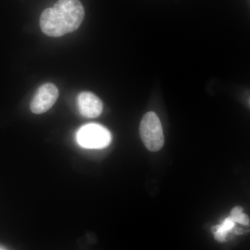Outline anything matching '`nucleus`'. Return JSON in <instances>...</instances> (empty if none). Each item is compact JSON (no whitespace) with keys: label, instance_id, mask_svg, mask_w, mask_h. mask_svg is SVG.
I'll return each mask as SVG.
<instances>
[{"label":"nucleus","instance_id":"nucleus-1","mask_svg":"<svg viewBox=\"0 0 250 250\" xmlns=\"http://www.w3.org/2000/svg\"><path fill=\"white\" fill-rule=\"evenodd\" d=\"M84 16V9L80 0H58L53 7L42 11L41 29L46 35L60 37L77 30Z\"/></svg>","mask_w":250,"mask_h":250},{"label":"nucleus","instance_id":"nucleus-2","mask_svg":"<svg viewBox=\"0 0 250 250\" xmlns=\"http://www.w3.org/2000/svg\"><path fill=\"white\" fill-rule=\"evenodd\" d=\"M140 134L148 150L157 152L164 144V135L160 119L154 112H148L140 125Z\"/></svg>","mask_w":250,"mask_h":250},{"label":"nucleus","instance_id":"nucleus-3","mask_svg":"<svg viewBox=\"0 0 250 250\" xmlns=\"http://www.w3.org/2000/svg\"><path fill=\"white\" fill-rule=\"evenodd\" d=\"M77 142L88 149H102L107 147L111 141V134L104 126L88 124L82 126L77 134Z\"/></svg>","mask_w":250,"mask_h":250},{"label":"nucleus","instance_id":"nucleus-4","mask_svg":"<svg viewBox=\"0 0 250 250\" xmlns=\"http://www.w3.org/2000/svg\"><path fill=\"white\" fill-rule=\"evenodd\" d=\"M59 93L58 88L53 83H47L41 85L31 100V111L36 114L45 113L57 102Z\"/></svg>","mask_w":250,"mask_h":250},{"label":"nucleus","instance_id":"nucleus-5","mask_svg":"<svg viewBox=\"0 0 250 250\" xmlns=\"http://www.w3.org/2000/svg\"><path fill=\"white\" fill-rule=\"evenodd\" d=\"M77 103L81 115L85 118H97L103 113V102L93 93L82 92L80 93Z\"/></svg>","mask_w":250,"mask_h":250},{"label":"nucleus","instance_id":"nucleus-6","mask_svg":"<svg viewBox=\"0 0 250 250\" xmlns=\"http://www.w3.org/2000/svg\"><path fill=\"white\" fill-rule=\"evenodd\" d=\"M235 223H236L233 221L232 218L229 216L225 219L221 225L213 227L211 230L214 235L215 240L220 243L225 242L229 231H231L234 228Z\"/></svg>","mask_w":250,"mask_h":250},{"label":"nucleus","instance_id":"nucleus-7","mask_svg":"<svg viewBox=\"0 0 250 250\" xmlns=\"http://www.w3.org/2000/svg\"><path fill=\"white\" fill-rule=\"evenodd\" d=\"M235 223H238L246 226L250 225V218L245 213H243V208L241 207H236L231 210L230 215Z\"/></svg>","mask_w":250,"mask_h":250},{"label":"nucleus","instance_id":"nucleus-8","mask_svg":"<svg viewBox=\"0 0 250 250\" xmlns=\"http://www.w3.org/2000/svg\"><path fill=\"white\" fill-rule=\"evenodd\" d=\"M0 250H6V249H5V248H4V247H2L1 246H0Z\"/></svg>","mask_w":250,"mask_h":250}]
</instances>
